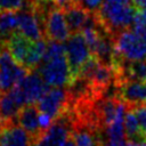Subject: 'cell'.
<instances>
[{
	"mask_svg": "<svg viewBox=\"0 0 146 146\" xmlns=\"http://www.w3.org/2000/svg\"><path fill=\"white\" fill-rule=\"evenodd\" d=\"M21 90L26 105H33L39 103V100L50 90L49 86L42 80L38 72H32L27 74L17 86Z\"/></svg>",
	"mask_w": 146,
	"mask_h": 146,
	"instance_id": "10",
	"label": "cell"
},
{
	"mask_svg": "<svg viewBox=\"0 0 146 146\" xmlns=\"http://www.w3.org/2000/svg\"><path fill=\"white\" fill-rule=\"evenodd\" d=\"M40 2H43V3H48V2H51V0H38Z\"/></svg>",
	"mask_w": 146,
	"mask_h": 146,
	"instance_id": "26",
	"label": "cell"
},
{
	"mask_svg": "<svg viewBox=\"0 0 146 146\" xmlns=\"http://www.w3.org/2000/svg\"><path fill=\"white\" fill-rule=\"evenodd\" d=\"M26 102L21 90L15 87L13 90L2 95L0 99V121L3 123L11 122L18 116L19 112L25 107Z\"/></svg>",
	"mask_w": 146,
	"mask_h": 146,
	"instance_id": "12",
	"label": "cell"
},
{
	"mask_svg": "<svg viewBox=\"0 0 146 146\" xmlns=\"http://www.w3.org/2000/svg\"><path fill=\"white\" fill-rule=\"evenodd\" d=\"M0 99H1V96H0Z\"/></svg>",
	"mask_w": 146,
	"mask_h": 146,
	"instance_id": "28",
	"label": "cell"
},
{
	"mask_svg": "<svg viewBox=\"0 0 146 146\" xmlns=\"http://www.w3.org/2000/svg\"><path fill=\"white\" fill-rule=\"evenodd\" d=\"M136 11L130 2L105 1L94 17L100 29L110 36H115L133 25Z\"/></svg>",
	"mask_w": 146,
	"mask_h": 146,
	"instance_id": "2",
	"label": "cell"
},
{
	"mask_svg": "<svg viewBox=\"0 0 146 146\" xmlns=\"http://www.w3.org/2000/svg\"><path fill=\"white\" fill-rule=\"evenodd\" d=\"M35 0H0L1 11H21L31 8Z\"/></svg>",
	"mask_w": 146,
	"mask_h": 146,
	"instance_id": "19",
	"label": "cell"
},
{
	"mask_svg": "<svg viewBox=\"0 0 146 146\" xmlns=\"http://www.w3.org/2000/svg\"><path fill=\"white\" fill-rule=\"evenodd\" d=\"M65 18L72 34L80 33L89 23L92 14L82 7L80 2H72L70 6L63 9Z\"/></svg>",
	"mask_w": 146,
	"mask_h": 146,
	"instance_id": "14",
	"label": "cell"
},
{
	"mask_svg": "<svg viewBox=\"0 0 146 146\" xmlns=\"http://www.w3.org/2000/svg\"><path fill=\"white\" fill-rule=\"evenodd\" d=\"M124 130H125V136L129 138V140H144L145 139L140 132L139 123H138V120L132 108H128L125 112Z\"/></svg>",
	"mask_w": 146,
	"mask_h": 146,
	"instance_id": "18",
	"label": "cell"
},
{
	"mask_svg": "<svg viewBox=\"0 0 146 146\" xmlns=\"http://www.w3.org/2000/svg\"><path fill=\"white\" fill-rule=\"evenodd\" d=\"M18 18L16 11H0V47H5L17 32Z\"/></svg>",
	"mask_w": 146,
	"mask_h": 146,
	"instance_id": "17",
	"label": "cell"
},
{
	"mask_svg": "<svg viewBox=\"0 0 146 146\" xmlns=\"http://www.w3.org/2000/svg\"><path fill=\"white\" fill-rule=\"evenodd\" d=\"M71 119L65 117V113L58 117L47 130H44L31 146H63L71 138Z\"/></svg>",
	"mask_w": 146,
	"mask_h": 146,
	"instance_id": "7",
	"label": "cell"
},
{
	"mask_svg": "<svg viewBox=\"0 0 146 146\" xmlns=\"http://www.w3.org/2000/svg\"><path fill=\"white\" fill-rule=\"evenodd\" d=\"M117 97L128 105L129 108L146 105V80L123 81L116 83Z\"/></svg>",
	"mask_w": 146,
	"mask_h": 146,
	"instance_id": "11",
	"label": "cell"
},
{
	"mask_svg": "<svg viewBox=\"0 0 146 146\" xmlns=\"http://www.w3.org/2000/svg\"><path fill=\"white\" fill-rule=\"evenodd\" d=\"M138 10H146V0H130Z\"/></svg>",
	"mask_w": 146,
	"mask_h": 146,
	"instance_id": "23",
	"label": "cell"
},
{
	"mask_svg": "<svg viewBox=\"0 0 146 146\" xmlns=\"http://www.w3.org/2000/svg\"><path fill=\"white\" fill-rule=\"evenodd\" d=\"M70 102V92L63 88L50 89L38 103V110L49 119H58L65 113L66 104Z\"/></svg>",
	"mask_w": 146,
	"mask_h": 146,
	"instance_id": "9",
	"label": "cell"
},
{
	"mask_svg": "<svg viewBox=\"0 0 146 146\" xmlns=\"http://www.w3.org/2000/svg\"><path fill=\"white\" fill-rule=\"evenodd\" d=\"M33 41H30L25 36H23L19 32H16L10 40L7 42V49L13 56V58L21 64L22 66H25V63L27 60L29 54L31 51Z\"/></svg>",
	"mask_w": 146,
	"mask_h": 146,
	"instance_id": "16",
	"label": "cell"
},
{
	"mask_svg": "<svg viewBox=\"0 0 146 146\" xmlns=\"http://www.w3.org/2000/svg\"><path fill=\"white\" fill-rule=\"evenodd\" d=\"M72 2H73V0H52V3H54L55 6L62 8V9L66 8V7L70 6Z\"/></svg>",
	"mask_w": 146,
	"mask_h": 146,
	"instance_id": "22",
	"label": "cell"
},
{
	"mask_svg": "<svg viewBox=\"0 0 146 146\" xmlns=\"http://www.w3.org/2000/svg\"><path fill=\"white\" fill-rule=\"evenodd\" d=\"M63 146H76V145H75V143H74L73 138H68V139L66 140V143H65Z\"/></svg>",
	"mask_w": 146,
	"mask_h": 146,
	"instance_id": "25",
	"label": "cell"
},
{
	"mask_svg": "<svg viewBox=\"0 0 146 146\" xmlns=\"http://www.w3.org/2000/svg\"><path fill=\"white\" fill-rule=\"evenodd\" d=\"M27 71L13 58L7 48L2 47L0 50V94H6L17 87L27 75Z\"/></svg>",
	"mask_w": 146,
	"mask_h": 146,
	"instance_id": "4",
	"label": "cell"
},
{
	"mask_svg": "<svg viewBox=\"0 0 146 146\" xmlns=\"http://www.w3.org/2000/svg\"><path fill=\"white\" fill-rule=\"evenodd\" d=\"M125 146H146V139L144 140H129Z\"/></svg>",
	"mask_w": 146,
	"mask_h": 146,
	"instance_id": "24",
	"label": "cell"
},
{
	"mask_svg": "<svg viewBox=\"0 0 146 146\" xmlns=\"http://www.w3.org/2000/svg\"><path fill=\"white\" fill-rule=\"evenodd\" d=\"M44 36L51 41L63 42L70 38V29L65 18L64 10L54 3H49L42 16Z\"/></svg>",
	"mask_w": 146,
	"mask_h": 146,
	"instance_id": "5",
	"label": "cell"
},
{
	"mask_svg": "<svg viewBox=\"0 0 146 146\" xmlns=\"http://www.w3.org/2000/svg\"><path fill=\"white\" fill-rule=\"evenodd\" d=\"M81 0H73V2H80Z\"/></svg>",
	"mask_w": 146,
	"mask_h": 146,
	"instance_id": "27",
	"label": "cell"
},
{
	"mask_svg": "<svg viewBox=\"0 0 146 146\" xmlns=\"http://www.w3.org/2000/svg\"><path fill=\"white\" fill-rule=\"evenodd\" d=\"M38 73L49 86L62 88L73 82V75L62 42L49 41L42 63L38 67Z\"/></svg>",
	"mask_w": 146,
	"mask_h": 146,
	"instance_id": "1",
	"label": "cell"
},
{
	"mask_svg": "<svg viewBox=\"0 0 146 146\" xmlns=\"http://www.w3.org/2000/svg\"><path fill=\"white\" fill-rule=\"evenodd\" d=\"M103 2H104V0H81L80 1V3L82 5V7L84 9H87L92 15L96 14L100 9Z\"/></svg>",
	"mask_w": 146,
	"mask_h": 146,
	"instance_id": "21",
	"label": "cell"
},
{
	"mask_svg": "<svg viewBox=\"0 0 146 146\" xmlns=\"http://www.w3.org/2000/svg\"><path fill=\"white\" fill-rule=\"evenodd\" d=\"M42 16L43 13L32 8L17 11L18 32L33 42L42 40V38L44 36Z\"/></svg>",
	"mask_w": 146,
	"mask_h": 146,
	"instance_id": "8",
	"label": "cell"
},
{
	"mask_svg": "<svg viewBox=\"0 0 146 146\" xmlns=\"http://www.w3.org/2000/svg\"><path fill=\"white\" fill-rule=\"evenodd\" d=\"M0 146H31L30 135L13 122L0 127Z\"/></svg>",
	"mask_w": 146,
	"mask_h": 146,
	"instance_id": "13",
	"label": "cell"
},
{
	"mask_svg": "<svg viewBox=\"0 0 146 146\" xmlns=\"http://www.w3.org/2000/svg\"><path fill=\"white\" fill-rule=\"evenodd\" d=\"M115 55L124 62L146 60V24H133L132 27L112 38Z\"/></svg>",
	"mask_w": 146,
	"mask_h": 146,
	"instance_id": "3",
	"label": "cell"
},
{
	"mask_svg": "<svg viewBox=\"0 0 146 146\" xmlns=\"http://www.w3.org/2000/svg\"><path fill=\"white\" fill-rule=\"evenodd\" d=\"M18 124L34 139H36L43 130L40 125V112L38 107L34 105H27L25 106L17 116Z\"/></svg>",
	"mask_w": 146,
	"mask_h": 146,
	"instance_id": "15",
	"label": "cell"
},
{
	"mask_svg": "<svg viewBox=\"0 0 146 146\" xmlns=\"http://www.w3.org/2000/svg\"><path fill=\"white\" fill-rule=\"evenodd\" d=\"M65 54L73 75V81L80 73L84 64L92 57L91 50L81 33L72 34L65 41Z\"/></svg>",
	"mask_w": 146,
	"mask_h": 146,
	"instance_id": "6",
	"label": "cell"
},
{
	"mask_svg": "<svg viewBox=\"0 0 146 146\" xmlns=\"http://www.w3.org/2000/svg\"><path fill=\"white\" fill-rule=\"evenodd\" d=\"M131 108L135 112V115H136V117L138 120L140 132H141L143 137L146 139V105L136 106V107H131Z\"/></svg>",
	"mask_w": 146,
	"mask_h": 146,
	"instance_id": "20",
	"label": "cell"
}]
</instances>
